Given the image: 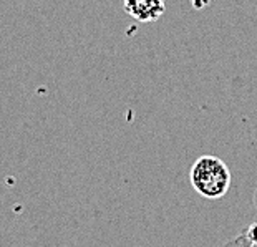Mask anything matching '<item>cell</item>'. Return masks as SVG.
Listing matches in <instances>:
<instances>
[{
    "label": "cell",
    "mask_w": 257,
    "mask_h": 247,
    "mask_svg": "<svg viewBox=\"0 0 257 247\" xmlns=\"http://www.w3.org/2000/svg\"><path fill=\"white\" fill-rule=\"evenodd\" d=\"M193 188L202 197L219 199L231 188V169L221 158L214 155H202L194 161L189 171Z\"/></svg>",
    "instance_id": "obj_1"
},
{
    "label": "cell",
    "mask_w": 257,
    "mask_h": 247,
    "mask_svg": "<svg viewBox=\"0 0 257 247\" xmlns=\"http://www.w3.org/2000/svg\"><path fill=\"white\" fill-rule=\"evenodd\" d=\"M124 12L141 24H150L163 17L166 10L165 0H123Z\"/></svg>",
    "instance_id": "obj_2"
},
{
    "label": "cell",
    "mask_w": 257,
    "mask_h": 247,
    "mask_svg": "<svg viewBox=\"0 0 257 247\" xmlns=\"http://www.w3.org/2000/svg\"><path fill=\"white\" fill-rule=\"evenodd\" d=\"M229 245H249V247H257V222L249 224L242 232L239 234L237 239L227 242Z\"/></svg>",
    "instance_id": "obj_3"
}]
</instances>
